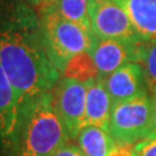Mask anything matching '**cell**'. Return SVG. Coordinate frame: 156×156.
Segmentation results:
<instances>
[{"label":"cell","instance_id":"6da1fadb","mask_svg":"<svg viewBox=\"0 0 156 156\" xmlns=\"http://www.w3.org/2000/svg\"><path fill=\"white\" fill-rule=\"evenodd\" d=\"M0 66L17 94L20 110L29 101L55 89L62 73L42 42L38 16L28 5L0 24Z\"/></svg>","mask_w":156,"mask_h":156},{"label":"cell","instance_id":"7a4b0ae2","mask_svg":"<svg viewBox=\"0 0 156 156\" xmlns=\"http://www.w3.org/2000/svg\"><path fill=\"white\" fill-rule=\"evenodd\" d=\"M69 141L51 91L21 108L16 129L8 147L12 156H51Z\"/></svg>","mask_w":156,"mask_h":156},{"label":"cell","instance_id":"3957f363","mask_svg":"<svg viewBox=\"0 0 156 156\" xmlns=\"http://www.w3.org/2000/svg\"><path fill=\"white\" fill-rule=\"evenodd\" d=\"M36 9L45 51L59 72L62 73L71 58L81 52H90L96 41L90 29L67 20L45 4Z\"/></svg>","mask_w":156,"mask_h":156},{"label":"cell","instance_id":"277c9868","mask_svg":"<svg viewBox=\"0 0 156 156\" xmlns=\"http://www.w3.org/2000/svg\"><path fill=\"white\" fill-rule=\"evenodd\" d=\"M154 115V94L149 91L113 103L106 132L118 146L132 147L148 138Z\"/></svg>","mask_w":156,"mask_h":156},{"label":"cell","instance_id":"5b68a950","mask_svg":"<svg viewBox=\"0 0 156 156\" xmlns=\"http://www.w3.org/2000/svg\"><path fill=\"white\" fill-rule=\"evenodd\" d=\"M89 19L96 38L144 43L131 22L123 0H90Z\"/></svg>","mask_w":156,"mask_h":156},{"label":"cell","instance_id":"8992f818","mask_svg":"<svg viewBox=\"0 0 156 156\" xmlns=\"http://www.w3.org/2000/svg\"><path fill=\"white\" fill-rule=\"evenodd\" d=\"M86 93V83L64 76L52 91L56 111L71 141L76 140L80 131L84 127Z\"/></svg>","mask_w":156,"mask_h":156},{"label":"cell","instance_id":"52a82bcc","mask_svg":"<svg viewBox=\"0 0 156 156\" xmlns=\"http://www.w3.org/2000/svg\"><path fill=\"white\" fill-rule=\"evenodd\" d=\"M144 44L96 38L90 55L98 71V78H105L126 64L140 62Z\"/></svg>","mask_w":156,"mask_h":156},{"label":"cell","instance_id":"ba28073f","mask_svg":"<svg viewBox=\"0 0 156 156\" xmlns=\"http://www.w3.org/2000/svg\"><path fill=\"white\" fill-rule=\"evenodd\" d=\"M104 86L113 103L131 100L149 91L144 67L139 62H129L103 78Z\"/></svg>","mask_w":156,"mask_h":156},{"label":"cell","instance_id":"9c48e42d","mask_svg":"<svg viewBox=\"0 0 156 156\" xmlns=\"http://www.w3.org/2000/svg\"><path fill=\"white\" fill-rule=\"evenodd\" d=\"M86 116L84 126L93 125L106 129L113 101L108 93L103 78H96L86 83Z\"/></svg>","mask_w":156,"mask_h":156},{"label":"cell","instance_id":"30bf717a","mask_svg":"<svg viewBox=\"0 0 156 156\" xmlns=\"http://www.w3.org/2000/svg\"><path fill=\"white\" fill-rule=\"evenodd\" d=\"M20 104L14 87L0 66V140L9 145L19 122Z\"/></svg>","mask_w":156,"mask_h":156},{"label":"cell","instance_id":"8fae6325","mask_svg":"<svg viewBox=\"0 0 156 156\" xmlns=\"http://www.w3.org/2000/svg\"><path fill=\"white\" fill-rule=\"evenodd\" d=\"M123 4L141 41L156 42V0H123Z\"/></svg>","mask_w":156,"mask_h":156},{"label":"cell","instance_id":"7c38bea8","mask_svg":"<svg viewBox=\"0 0 156 156\" xmlns=\"http://www.w3.org/2000/svg\"><path fill=\"white\" fill-rule=\"evenodd\" d=\"M76 142L84 156H109L117 147L106 129L93 125H86L80 131Z\"/></svg>","mask_w":156,"mask_h":156},{"label":"cell","instance_id":"4fadbf2b","mask_svg":"<svg viewBox=\"0 0 156 156\" xmlns=\"http://www.w3.org/2000/svg\"><path fill=\"white\" fill-rule=\"evenodd\" d=\"M89 1L90 0H44L42 4L52 7L57 13L67 20L91 30Z\"/></svg>","mask_w":156,"mask_h":156},{"label":"cell","instance_id":"5bb4252c","mask_svg":"<svg viewBox=\"0 0 156 156\" xmlns=\"http://www.w3.org/2000/svg\"><path fill=\"white\" fill-rule=\"evenodd\" d=\"M62 74L64 78L72 79L82 83H87L90 80L98 78V71L93 57L87 51L71 58Z\"/></svg>","mask_w":156,"mask_h":156},{"label":"cell","instance_id":"9a60e30c","mask_svg":"<svg viewBox=\"0 0 156 156\" xmlns=\"http://www.w3.org/2000/svg\"><path fill=\"white\" fill-rule=\"evenodd\" d=\"M145 71V78L149 90L156 89V42H149L142 45L140 62Z\"/></svg>","mask_w":156,"mask_h":156},{"label":"cell","instance_id":"2e32d148","mask_svg":"<svg viewBox=\"0 0 156 156\" xmlns=\"http://www.w3.org/2000/svg\"><path fill=\"white\" fill-rule=\"evenodd\" d=\"M132 156H156V139H145L132 146Z\"/></svg>","mask_w":156,"mask_h":156},{"label":"cell","instance_id":"e0dca14e","mask_svg":"<svg viewBox=\"0 0 156 156\" xmlns=\"http://www.w3.org/2000/svg\"><path fill=\"white\" fill-rule=\"evenodd\" d=\"M51 156H84V155L78 145L72 144V142H67L66 145L60 147L56 153H53Z\"/></svg>","mask_w":156,"mask_h":156},{"label":"cell","instance_id":"ac0fdd59","mask_svg":"<svg viewBox=\"0 0 156 156\" xmlns=\"http://www.w3.org/2000/svg\"><path fill=\"white\" fill-rule=\"evenodd\" d=\"M132 147L118 146L109 154V156H132Z\"/></svg>","mask_w":156,"mask_h":156},{"label":"cell","instance_id":"d6986e66","mask_svg":"<svg viewBox=\"0 0 156 156\" xmlns=\"http://www.w3.org/2000/svg\"><path fill=\"white\" fill-rule=\"evenodd\" d=\"M154 94V115H153V124H151V129L149 132V135L147 139H156V89L151 91Z\"/></svg>","mask_w":156,"mask_h":156},{"label":"cell","instance_id":"ffe728a7","mask_svg":"<svg viewBox=\"0 0 156 156\" xmlns=\"http://www.w3.org/2000/svg\"><path fill=\"white\" fill-rule=\"evenodd\" d=\"M22 2H24V5H28L30 6V7H38L44 0H21Z\"/></svg>","mask_w":156,"mask_h":156}]
</instances>
